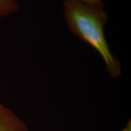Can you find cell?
Instances as JSON below:
<instances>
[{"label": "cell", "mask_w": 131, "mask_h": 131, "mask_svg": "<svg viewBox=\"0 0 131 131\" xmlns=\"http://www.w3.org/2000/svg\"><path fill=\"white\" fill-rule=\"evenodd\" d=\"M63 7L70 31L99 53L111 77H119L121 64L111 53L104 34L107 18L104 10L79 0H64Z\"/></svg>", "instance_id": "1"}, {"label": "cell", "mask_w": 131, "mask_h": 131, "mask_svg": "<svg viewBox=\"0 0 131 131\" xmlns=\"http://www.w3.org/2000/svg\"><path fill=\"white\" fill-rule=\"evenodd\" d=\"M0 131H29L22 119L0 103Z\"/></svg>", "instance_id": "2"}, {"label": "cell", "mask_w": 131, "mask_h": 131, "mask_svg": "<svg viewBox=\"0 0 131 131\" xmlns=\"http://www.w3.org/2000/svg\"><path fill=\"white\" fill-rule=\"evenodd\" d=\"M18 9L16 0H0V17L9 15Z\"/></svg>", "instance_id": "3"}, {"label": "cell", "mask_w": 131, "mask_h": 131, "mask_svg": "<svg viewBox=\"0 0 131 131\" xmlns=\"http://www.w3.org/2000/svg\"><path fill=\"white\" fill-rule=\"evenodd\" d=\"M79 1L100 9H103L104 6L103 0H79Z\"/></svg>", "instance_id": "4"}]
</instances>
